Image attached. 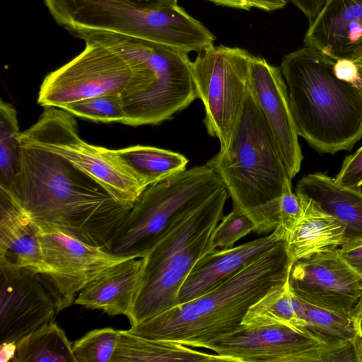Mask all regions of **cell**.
I'll use <instances>...</instances> for the list:
<instances>
[{
	"mask_svg": "<svg viewBox=\"0 0 362 362\" xmlns=\"http://www.w3.org/2000/svg\"><path fill=\"white\" fill-rule=\"evenodd\" d=\"M119 337L111 327L93 329L72 343L77 362H112Z\"/></svg>",
	"mask_w": 362,
	"mask_h": 362,
	"instance_id": "obj_29",
	"label": "cell"
},
{
	"mask_svg": "<svg viewBox=\"0 0 362 362\" xmlns=\"http://www.w3.org/2000/svg\"><path fill=\"white\" fill-rule=\"evenodd\" d=\"M286 233L279 226L262 238L206 254L195 264L183 282L177 304L196 298L230 278L245 266L285 241Z\"/></svg>",
	"mask_w": 362,
	"mask_h": 362,
	"instance_id": "obj_17",
	"label": "cell"
},
{
	"mask_svg": "<svg viewBox=\"0 0 362 362\" xmlns=\"http://www.w3.org/2000/svg\"><path fill=\"white\" fill-rule=\"evenodd\" d=\"M255 230V223L247 213L233 209L223 216L215 228L214 247L216 250L233 247L237 241Z\"/></svg>",
	"mask_w": 362,
	"mask_h": 362,
	"instance_id": "obj_31",
	"label": "cell"
},
{
	"mask_svg": "<svg viewBox=\"0 0 362 362\" xmlns=\"http://www.w3.org/2000/svg\"><path fill=\"white\" fill-rule=\"evenodd\" d=\"M38 226L8 196L0 192V264L41 274L44 264Z\"/></svg>",
	"mask_w": 362,
	"mask_h": 362,
	"instance_id": "obj_20",
	"label": "cell"
},
{
	"mask_svg": "<svg viewBox=\"0 0 362 362\" xmlns=\"http://www.w3.org/2000/svg\"><path fill=\"white\" fill-rule=\"evenodd\" d=\"M57 313L41 274L0 264V344H16Z\"/></svg>",
	"mask_w": 362,
	"mask_h": 362,
	"instance_id": "obj_15",
	"label": "cell"
},
{
	"mask_svg": "<svg viewBox=\"0 0 362 362\" xmlns=\"http://www.w3.org/2000/svg\"><path fill=\"white\" fill-rule=\"evenodd\" d=\"M205 349L234 362L354 361L349 342L328 339L308 327L241 325Z\"/></svg>",
	"mask_w": 362,
	"mask_h": 362,
	"instance_id": "obj_10",
	"label": "cell"
},
{
	"mask_svg": "<svg viewBox=\"0 0 362 362\" xmlns=\"http://www.w3.org/2000/svg\"><path fill=\"white\" fill-rule=\"evenodd\" d=\"M245 326L284 325L294 328L307 327L299 298L293 293L288 279L272 286L248 310L243 321Z\"/></svg>",
	"mask_w": 362,
	"mask_h": 362,
	"instance_id": "obj_25",
	"label": "cell"
},
{
	"mask_svg": "<svg viewBox=\"0 0 362 362\" xmlns=\"http://www.w3.org/2000/svg\"><path fill=\"white\" fill-rule=\"evenodd\" d=\"M228 197L225 187L179 216L143 257L140 286L127 317L131 327L177 305L180 289L195 264L216 250L213 235Z\"/></svg>",
	"mask_w": 362,
	"mask_h": 362,
	"instance_id": "obj_6",
	"label": "cell"
},
{
	"mask_svg": "<svg viewBox=\"0 0 362 362\" xmlns=\"http://www.w3.org/2000/svg\"><path fill=\"white\" fill-rule=\"evenodd\" d=\"M301 215L299 197L292 190L291 179L286 180L279 199V226L290 231ZM287 234V233H286Z\"/></svg>",
	"mask_w": 362,
	"mask_h": 362,
	"instance_id": "obj_32",
	"label": "cell"
},
{
	"mask_svg": "<svg viewBox=\"0 0 362 362\" xmlns=\"http://www.w3.org/2000/svg\"><path fill=\"white\" fill-rule=\"evenodd\" d=\"M337 250L347 264L362 277V240L345 243Z\"/></svg>",
	"mask_w": 362,
	"mask_h": 362,
	"instance_id": "obj_35",
	"label": "cell"
},
{
	"mask_svg": "<svg viewBox=\"0 0 362 362\" xmlns=\"http://www.w3.org/2000/svg\"><path fill=\"white\" fill-rule=\"evenodd\" d=\"M85 42L80 54L45 77L37 97L40 105L63 109L84 99L121 94L126 88L136 61L103 43Z\"/></svg>",
	"mask_w": 362,
	"mask_h": 362,
	"instance_id": "obj_12",
	"label": "cell"
},
{
	"mask_svg": "<svg viewBox=\"0 0 362 362\" xmlns=\"http://www.w3.org/2000/svg\"><path fill=\"white\" fill-rule=\"evenodd\" d=\"M111 151L144 189L185 170L189 161L179 153L148 146Z\"/></svg>",
	"mask_w": 362,
	"mask_h": 362,
	"instance_id": "obj_24",
	"label": "cell"
},
{
	"mask_svg": "<svg viewBox=\"0 0 362 362\" xmlns=\"http://www.w3.org/2000/svg\"><path fill=\"white\" fill-rule=\"evenodd\" d=\"M252 55L247 50L209 45L192 62L197 98L205 109L208 134L218 139L221 148L228 143L249 89Z\"/></svg>",
	"mask_w": 362,
	"mask_h": 362,
	"instance_id": "obj_11",
	"label": "cell"
},
{
	"mask_svg": "<svg viewBox=\"0 0 362 362\" xmlns=\"http://www.w3.org/2000/svg\"><path fill=\"white\" fill-rule=\"evenodd\" d=\"M37 226L44 264L41 275L53 296L57 313L74 304L79 292L107 269L129 259L83 243L56 227Z\"/></svg>",
	"mask_w": 362,
	"mask_h": 362,
	"instance_id": "obj_13",
	"label": "cell"
},
{
	"mask_svg": "<svg viewBox=\"0 0 362 362\" xmlns=\"http://www.w3.org/2000/svg\"><path fill=\"white\" fill-rule=\"evenodd\" d=\"M77 362L72 343L54 321L40 326L16 344L13 362Z\"/></svg>",
	"mask_w": 362,
	"mask_h": 362,
	"instance_id": "obj_26",
	"label": "cell"
},
{
	"mask_svg": "<svg viewBox=\"0 0 362 362\" xmlns=\"http://www.w3.org/2000/svg\"><path fill=\"white\" fill-rule=\"evenodd\" d=\"M296 194L300 202L301 215L286 237V250L292 262L341 246L344 223L310 197Z\"/></svg>",
	"mask_w": 362,
	"mask_h": 362,
	"instance_id": "obj_21",
	"label": "cell"
},
{
	"mask_svg": "<svg viewBox=\"0 0 362 362\" xmlns=\"http://www.w3.org/2000/svg\"><path fill=\"white\" fill-rule=\"evenodd\" d=\"M362 38V0H325L305 35L304 46L334 60L350 59Z\"/></svg>",
	"mask_w": 362,
	"mask_h": 362,
	"instance_id": "obj_18",
	"label": "cell"
},
{
	"mask_svg": "<svg viewBox=\"0 0 362 362\" xmlns=\"http://www.w3.org/2000/svg\"><path fill=\"white\" fill-rule=\"evenodd\" d=\"M249 87L268 123L285 170L292 180L300 171L303 157L288 88L280 68L252 55Z\"/></svg>",
	"mask_w": 362,
	"mask_h": 362,
	"instance_id": "obj_16",
	"label": "cell"
},
{
	"mask_svg": "<svg viewBox=\"0 0 362 362\" xmlns=\"http://www.w3.org/2000/svg\"><path fill=\"white\" fill-rule=\"evenodd\" d=\"M334 71L339 79L362 88V77L359 69L351 59H339L335 61Z\"/></svg>",
	"mask_w": 362,
	"mask_h": 362,
	"instance_id": "obj_36",
	"label": "cell"
},
{
	"mask_svg": "<svg viewBox=\"0 0 362 362\" xmlns=\"http://www.w3.org/2000/svg\"><path fill=\"white\" fill-rule=\"evenodd\" d=\"M97 41L136 61L120 96L124 124H158L170 119L198 98L188 53L174 47L119 38Z\"/></svg>",
	"mask_w": 362,
	"mask_h": 362,
	"instance_id": "obj_7",
	"label": "cell"
},
{
	"mask_svg": "<svg viewBox=\"0 0 362 362\" xmlns=\"http://www.w3.org/2000/svg\"><path fill=\"white\" fill-rule=\"evenodd\" d=\"M19 143L65 158L121 203L134 204L145 189L111 149L82 140L74 115L63 109L45 107L36 123L21 132Z\"/></svg>",
	"mask_w": 362,
	"mask_h": 362,
	"instance_id": "obj_9",
	"label": "cell"
},
{
	"mask_svg": "<svg viewBox=\"0 0 362 362\" xmlns=\"http://www.w3.org/2000/svg\"><path fill=\"white\" fill-rule=\"evenodd\" d=\"M356 336L351 342L354 361L362 362V296L351 314Z\"/></svg>",
	"mask_w": 362,
	"mask_h": 362,
	"instance_id": "obj_37",
	"label": "cell"
},
{
	"mask_svg": "<svg viewBox=\"0 0 362 362\" xmlns=\"http://www.w3.org/2000/svg\"><path fill=\"white\" fill-rule=\"evenodd\" d=\"M225 187L206 164L147 187L105 250L119 257L143 258L176 218L197 209Z\"/></svg>",
	"mask_w": 362,
	"mask_h": 362,
	"instance_id": "obj_8",
	"label": "cell"
},
{
	"mask_svg": "<svg viewBox=\"0 0 362 362\" xmlns=\"http://www.w3.org/2000/svg\"><path fill=\"white\" fill-rule=\"evenodd\" d=\"M206 165L225 184L233 209L252 219L255 232L271 233L279 226V199L290 177L250 87L228 144Z\"/></svg>",
	"mask_w": 362,
	"mask_h": 362,
	"instance_id": "obj_4",
	"label": "cell"
},
{
	"mask_svg": "<svg viewBox=\"0 0 362 362\" xmlns=\"http://www.w3.org/2000/svg\"><path fill=\"white\" fill-rule=\"evenodd\" d=\"M334 179L343 186L361 189L362 186V146L344 159L341 168Z\"/></svg>",
	"mask_w": 362,
	"mask_h": 362,
	"instance_id": "obj_33",
	"label": "cell"
},
{
	"mask_svg": "<svg viewBox=\"0 0 362 362\" xmlns=\"http://www.w3.org/2000/svg\"><path fill=\"white\" fill-rule=\"evenodd\" d=\"M296 6L311 23L322 8L325 0H288Z\"/></svg>",
	"mask_w": 362,
	"mask_h": 362,
	"instance_id": "obj_38",
	"label": "cell"
},
{
	"mask_svg": "<svg viewBox=\"0 0 362 362\" xmlns=\"http://www.w3.org/2000/svg\"><path fill=\"white\" fill-rule=\"evenodd\" d=\"M42 1L59 25L84 41L119 38L189 53L213 45L216 38L178 5L149 10L120 0Z\"/></svg>",
	"mask_w": 362,
	"mask_h": 362,
	"instance_id": "obj_5",
	"label": "cell"
},
{
	"mask_svg": "<svg viewBox=\"0 0 362 362\" xmlns=\"http://www.w3.org/2000/svg\"><path fill=\"white\" fill-rule=\"evenodd\" d=\"M218 6L232 7L249 11L257 8L267 11H272L284 8L287 0H206Z\"/></svg>",
	"mask_w": 362,
	"mask_h": 362,
	"instance_id": "obj_34",
	"label": "cell"
},
{
	"mask_svg": "<svg viewBox=\"0 0 362 362\" xmlns=\"http://www.w3.org/2000/svg\"><path fill=\"white\" fill-rule=\"evenodd\" d=\"M10 198L36 224L56 227L104 250L134 205L117 201L65 158L22 144Z\"/></svg>",
	"mask_w": 362,
	"mask_h": 362,
	"instance_id": "obj_1",
	"label": "cell"
},
{
	"mask_svg": "<svg viewBox=\"0 0 362 362\" xmlns=\"http://www.w3.org/2000/svg\"><path fill=\"white\" fill-rule=\"evenodd\" d=\"M306 326L328 339L351 344L356 331L350 315L318 307L299 298Z\"/></svg>",
	"mask_w": 362,
	"mask_h": 362,
	"instance_id": "obj_28",
	"label": "cell"
},
{
	"mask_svg": "<svg viewBox=\"0 0 362 362\" xmlns=\"http://www.w3.org/2000/svg\"><path fill=\"white\" fill-rule=\"evenodd\" d=\"M288 283L300 300L346 315L362 296V277L341 258L337 248L295 261Z\"/></svg>",
	"mask_w": 362,
	"mask_h": 362,
	"instance_id": "obj_14",
	"label": "cell"
},
{
	"mask_svg": "<svg viewBox=\"0 0 362 362\" xmlns=\"http://www.w3.org/2000/svg\"><path fill=\"white\" fill-rule=\"evenodd\" d=\"M16 344L2 343L0 344V361L1 362L12 361L14 358Z\"/></svg>",
	"mask_w": 362,
	"mask_h": 362,
	"instance_id": "obj_40",
	"label": "cell"
},
{
	"mask_svg": "<svg viewBox=\"0 0 362 362\" xmlns=\"http://www.w3.org/2000/svg\"><path fill=\"white\" fill-rule=\"evenodd\" d=\"M286 240L206 293L129 329L150 339L204 348L237 330L250 308L288 279L293 264Z\"/></svg>",
	"mask_w": 362,
	"mask_h": 362,
	"instance_id": "obj_2",
	"label": "cell"
},
{
	"mask_svg": "<svg viewBox=\"0 0 362 362\" xmlns=\"http://www.w3.org/2000/svg\"><path fill=\"white\" fill-rule=\"evenodd\" d=\"M21 134L17 111L10 103L0 102V192L13 197L19 162Z\"/></svg>",
	"mask_w": 362,
	"mask_h": 362,
	"instance_id": "obj_27",
	"label": "cell"
},
{
	"mask_svg": "<svg viewBox=\"0 0 362 362\" xmlns=\"http://www.w3.org/2000/svg\"><path fill=\"white\" fill-rule=\"evenodd\" d=\"M119 332L112 362H234L231 358L178 342L147 338L129 329Z\"/></svg>",
	"mask_w": 362,
	"mask_h": 362,
	"instance_id": "obj_23",
	"label": "cell"
},
{
	"mask_svg": "<svg viewBox=\"0 0 362 362\" xmlns=\"http://www.w3.org/2000/svg\"><path fill=\"white\" fill-rule=\"evenodd\" d=\"M349 59L356 64L362 77V38L354 45Z\"/></svg>",
	"mask_w": 362,
	"mask_h": 362,
	"instance_id": "obj_41",
	"label": "cell"
},
{
	"mask_svg": "<svg viewBox=\"0 0 362 362\" xmlns=\"http://www.w3.org/2000/svg\"><path fill=\"white\" fill-rule=\"evenodd\" d=\"M335 60L308 46L280 65L299 136L320 153L351 151L362 138V88L339 79Z\"/></svg>",
	"mask_w": 362,
	"mask_h": 362,
	"instance_id": "obj_3",
	"label": "cell"
},
{
	"mask_svg": "<svg viewBox=\"0 0 362 362\" xmlns=\"http://www.w3.org/2000/svg\"><path fill=\"white\" fill-rule=\"evenodd\" d=\"M296 193L310 197L345 226L344 243L362 240V192L343 186L322 173L304 175ZM343 243V244H344Z\"/></svg>",
	"mask_w": 362,
	"mask_h": 362,
	"instance_id": "obj_22",
	"label": "cell"
},
{
	"mask_svg": "<svg viewBox=\"0 0 362 362\" xmlns=\"http://www.w3.org/2000/svg\"><path fill=\"white\" fill-rule=\"evenodd\" d=\"M143 258H129L107 269L78 294L74 304L101 310L110 316L130 313L140 286Z\"/></svg>",
	"mask_w": 362,
	"mask_h": 362,
	"instance_id": "obj_19",
	"label": "cell"
},
{
	"mask_svg": "<svg viewBox=\"0 0 362 362\" xmlns=\"http://www.w3.org/2000/svg\"><path fill=\"white\" fill-rule=\"evenodd\" d=\"M63 110L74 116L95 122L124 124L125 119L120 94L84 99L68 105Z\"/></svg>",
	"mask_w": 362,
	"mask_h": 362,
	"instance_id": "obj_30",
	"label": "cell"
},
{
	"mask_svg": "<svg viewBox=\"0 0 362 362\" xmlns=\"http://www.w3.org/2000/svg\"><path fill=\"white\" fill-rule=\"evenodd\" d=\"M134 6L156 10L177 5L178 0H120Z\"/></svg>",
	"mask_w": 362,
	"mask_h": 362,
	"instance_id": "obj_39",
	"label": "cell"
}]
</instances>
